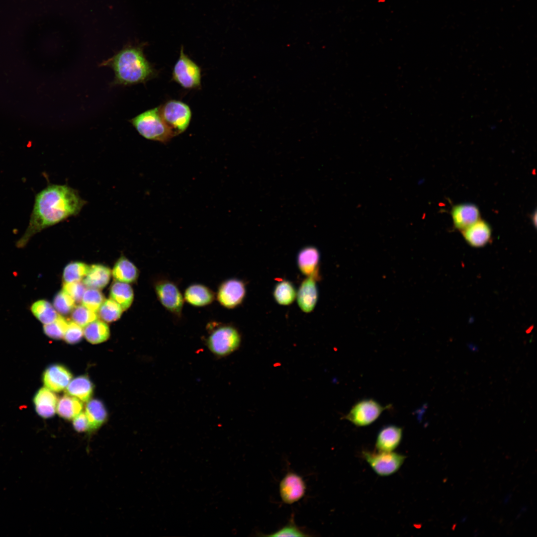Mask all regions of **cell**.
I'll use <instances>...</instances> for the list:
<instances>
[{
    "label": "cell",
    "mask_w": 537,
    "mask_h": 537,
    "mask_svg": "<svg viewBox=\"0 0 537 537\" xmlns=\"http://www.w3.org/2000/svg\"><path fill=\"white\" fill-rule=\"evenodd\" d=\"M465 241L472 247H481L486 245L491 236L489 225L484 220L476 222L462 230Z\"/></svg>",
    "instance_id": "17"
},
{
    "label": "cell",
    "mask_w": 537,
    "mask_h": 537,
    "mask_svg": "<svg viewBox=\"0 0 537 537\" xmlns=\"http://www.w3.org/2000/svg\"><path fill=\"white\" fill-rule=\"evenodd\" d=\"M83 406L80 400L68 394L58 401L56 411L61 418L70 420L82 412Z\"/></svg>",
    "instance_id": "26"
},
{
    "label": "cell",
    "mask_w": 537,
    "mask_h": 537,
    "mask_svg": "<svg viewBox=\"0 0 537 537\" xmlns=\"http://www.w3.org/2000/svg\"><path fill=\"white\" fill-rule=\"evenodd\" d=\"M33 316L44 325L49 324L58 317L59 314L49 301L44 299L38 300L30 306Z\"/></svg>",
    "instance_id": "27"
},
{
    "label": "cell",
    "mask_w": 537,
    "mask_h": 537,
    "mask_svg": "<svg viewBox=\"0 0 537 537\" xmlns=\"http://www.w3.org/2000/svg\"><path fill=\"white\" fill-rule=\"evenodd\" d=\"M451 215L454 227L461 231L476 222L480 217L478 207L469 203L454 206Z\"/></svg>",
    "instance_id": "18"
},
{
    "label": "cell",
    "mask_w": 537,
    "mask_h": 537,
    "mask_svg": "<svg viewBox=\"0 0 537 537\" xmlns=\"http://www.w3.org/2000/svg\"><path fill=\"white\" fill-rule=\"evenodd\" d=\"M84 335L87 340L93 344H97L106 341L110 335V330L104 321L98 320L93 321L84 327Z\"/></svg>",
    "instance_id": "25"
},
{
    "label": "cell",
    "mask_w": 537,
    "mask_h": 537,
    "mask_svg": "<svg viewBox=\"0 0 537 537\" xmlns=\"http://www.w3.org/2000/svg\"><path fill=\"white\" fill-rule=\"evenodd\" d=\"M83 328L72 321H68V325L63 339L68 343L75 344L80 342L84 336Z\"/></svg>",
    "instance_id": "36"
},
{
    "label": "cell",
    "mask_w": 537,
    "mask_h": 537,
    "mask_svg": "<svg viewBox=\"0 0 537 537\" xmlns=\"http://www.w3.org/2000/svg\"><path fill=\"white\" fill-rule=\"evenodd\" d=\"M159 109L162 119L174 137L183 133L188 128L192 113L189 106L185 103L171 99L159 106Z\"/></svg>",
    "instance_id": "5"
},
{
    "label": "cell",
    "mask_w": 537,
    "mask_h": 537,
    "mask_svg": "<svg viewBox=\"0 0 537 537\" xmlns=\"http://www.w3.org/2000/svg\"><path fill=\"white\" fill-rule=\"evenodd\" d=\"M87 203L78 191L67 184H49L35 196L29 224L16 243L22 248L42 230L76 216Z\"/></svg>",
    "instance_id": "1"
},
{
    "label": "cell",
    "mask_w": 537,
    "mask_h": 537,
    "mask_svg": "<svg viewBox=\"0 0 537 537\" xmlns=\"http://www.w3.org/2000/svg\"><path fill=\"white\" fill-rule=\"evenodd\" d=\"M138 133L146 139L167 143L174 135L162 119L159 106L129 120Z\"/></svg>",
    "instance_id": "4"
},
{
    "label": "cell",
    "mask_w": 537,
    "mask_h": 537,
    "mask_svg": "<svg viewBox=\"0 0 537 537\" xmlns=\"http://www.w3.org/2000/svg\"><path fill=\"white\" fill-rule=\"evenodd\" d=\"M261 536L265 537H308L309 535L299 528L295 523L294 517L290 518L288 522L279 530L268 535Z\"/></svg>",
    "instance_id": "35"
},
{
    "label": "cell",
    "mask_w": 537,
    "mask_h": 537,
    "mask_svg": "<svg viewBox=\"0 0 537 537\" xmlns=\"http://www.w3.org/2000/svg\"><path fill=\"white\" fill-rule=\"evenodd\" d=\"M86 289V286L81 281L65 283L63 287V289L68 293L77 303L81 302Z\"/></svg>",
    "instance_id": "37"
},
{
    "label": "cell",
    "mask_w": 537,
    "mask_h": 537,
    "mask_svg": "<svg viewBox=\"0 0 537 537\" xmlns=\"http://www.w3.org/2000/svg\"><path fill=\"white\" fill-rule=\"evenodd\" d=\"M201 79L200 68L184 53L182 46L173 68V80L184 89L193 90L200 88Z\"/></svg>",
    "instance_id": "7"
},
{
    "label": "cell",
    "mask_w": 537,
    "mask_h": 537,
    "mask_svg": "<svg viewBox=\"0 0 537 537\" xmlns=\"http://www.w3.org/2000/svg\"><path fill=\"white\" fill-rule=\"evenodd\" d=\"M156 297L162 306L177 318H180L184 299L178 285L166 278H159L154 283Z\"/></svg>",
    "instance_id": "6"
},
{
    "label": "cell",
    "mask_w": 537,
    "mask_h": 537,
    "mask_svg": "<svg viewBox=\"0 0 537 537\" xmlns=\"http://www.w3.org/2000/svg\"><path fill=\"white\" fill-rule=\"evenodd\" d=\"M362 454L373 470L381 476H389L396 472L406 458L405 455L394 451H364Z\"/></svg>",
    "instance_id": "9"
},
{
    "label": "cell",
    "mask_w": 537,
    "mask_h": 537,
    "mask_svg": "<svg viewBox=\"0 0 537 537\" xmlns=\"http://www.w3.org/2000/svg\"><path fill=\"white\" fill-rule=\"evenodd\" d=\"M72 379V374L70 370L59 364L47 367L42 376L45 387L53 392H60L66 389Z\"/></svg>",
    "instance_id": "13"
},
{
    "label": "cell",
    "mask_w": 537,
    "mask_h": 537,
    "mask_svg": "<svg viewBox=\"0 0 537 537\" xmlns=\"http://www.w3.org/2000/svg\"><path fill=\"white\" fill-rule=\"evenodd\" d=\"M318 275L317 271L308 276L301 283L296 293L298 306L304 312L312 311L317 303L318 292L316 280Z\"/></svg>",
    "instance_id": "12"
},
{
    "label": "cell",
    "mask_w": 537,
    "mask_h": 537,
    "mask_svg": "<svg viewBox=\"0 0 537 537\" xmlns=\"http://www.w3.org/2000/svg\"><path fill=\"white\" fill-rule=\"evenodd\" d=\"M100 67H108L114 73L112 86H131L145 83L157 75L147 60L142 45H127L112 57L102 61Z\"/></svg>",
    "instance_id": "2"
},
{
    "label": "cell",
    "mask_w": 537,
    "mask_h": 537,
    "mask_svg": "<svg viewBox=\"0 0 537 537\" xmlns=\"http://www.w3.org/2000/svg\"><path fill=\"white\" fill-rule=\"evenodd\" d=\"M112 274L116 281L128 283L135 282L139 272L137 268L131 262L122 257L115 264Z\"/></svg>",
    "instance_id": "23"
},
{
    "label": "cell",
    "mask_w": 537,
    "mask_h": 537,
    "mask_svg": "<svg viewBox=\"0 0 537 537\" xmlns=\"http://www.w3.org/2000/svg\"><path fill=\"white\" fill-rule=\"evenodd\" d=\"M184 301L195 307H203L212 304L215 299V293L208 286L201 283L189 285L183 293Z\"/></svg>",
    "instance_id": "14"
},
{
    "label": "cell",
    "mask_w": 537,
    "mask_h": 537,
    "mask_svg": "<svg viewBox=\"0 0 537 537\" xmlns=\"http://www.w3.org/2000/svg\"><path fill=\"white\" fill-rule=\"evenodd\" d=\"M33 401L35 411L39 416L48 419L54 416L58 399L53 391L45 387L41 388L35 393Z\"/></svg>",
    "instance_id": "16"
},
{
    "label": "cell",
    "mask_w": 537,
    "mask_h": 537,
    "mask_svg": "<svg viewBox=\"0 0 537 537\" xmlns=\"http://www.w3.org/2000/svg\"><path fill=\"white\" fill-rule=\"evenodd\" d=\"M74 430L79 433L90 432V425L85 412L82 411L73 419Z\"/></svg>",
    "instance_id": "38"
},
{
    "label": "cell",
    "mask_w": 537,
    "mask_h": 537,
    "mask_svg": "<svg viewBox=\"0 0 537 537\" xmlns=\"http://www.w3.org/2000/svg\"><path fill=\"white\" fill-rule=\"evenodd\" d=\"M123 311L119 304L110 298L104 300L97 312L102 321L112 322L120 318Z\"/></svg>",
    "instance_id": "30"
},
{
    "label": "cell",
    "mask_w": 537,
    "mask_h": 537,
    "mask_svg": "<svg viewBox=\"0 0 537 537\" xmlns=\"http://www.w3.org/2000/svg\"><path fill=\"white\" fill-rule=\"evenodd\" d=\"M111 274V270L108 267L99 264L93 265L90 267L82 282L86 287L100 289L108 283Z\"/></svg>",
    "instance_id": "19"
},
{
    "label": "cell",
    "mask_w": 537,
    "mask_h": 537,
    "mask_svg": "<svg viewBox=\"0 0 537 537\" xmlns=\"http://www.w3.org/2000/svg\"><path fill=\"white\" fill-rule=\"evenodd\" d=\"M104 297L98 289L88 288L83 295L82 304L97 313L104 301Z\"/></svg>",
    "instance_id": "34"
},
{
    "label": "cell",
    "mask_w": 537,
    "mask_h": 537,
    "mask_svg": "<svg viewBox=\"0 0 537 537\" xmlns=\"http://www.w3.org/2000/svg\"><path fill=\"white\" fill-rule=\"evenodd\" d=\"M110 297L119 304L123 310L128 309L134 299L132 288L127 283L114 282L110 289Z\"/></svg>",
    "instance_id": "24"
},
{
    "label": "cell",
    "mask_w": 537,
    "mask_h": 537,
    "mask_svg": "<svg viewBox=\"0 0 537 537\" xmlns=\"http://www.w3.org/2000/svg\"><path fill=\"white\" fill-rule=\"evenodd\" d=\"M93 390V384L86 375H80L72 379L66 388L67 394L83 402L90 400Z\"/></svg>",
    "instance_id": "22"
},
{
    "label": "cell",
    "mask_w": 537,
    "mask_h": 537,
    "mask_svg": "<svg viewBox=\"0 0 537 537\" xmlns=\"http://www.w3.org/2000/svg\"><path fill=\"white\" fill-rule=\"evenodd\" d=\"M68 325V321L59 314L53 322L43 325V332L49 338L60 340L64 338Z\"/></svg>",
    "instance_id": "32"
},
{
    "label": "cell",
    "mask_w": 537,
    "mask_h": 537,
    "mask_svg": "<svg viewBox=\"0 0 537 537\" xmlns=\"http://www.w3.org/2000/svg\"><path fill=\"white\" fill-rule=\"evenodd\" d=\"M53 306L60 315H66L72 312L76 306V302L68 293L62 289L55 296Z\"/></svg>",
    "instance_id": "31"
},
{
    "label": "cell",
    "mask_w": 537,
    "mask_h": 537,
    "mask_svg": "<svg viewBox=\"0 0 537 537\" xmlns=\"http://www.w3.org/2000/svg\"><path fill=\"white\" fill-rule=\"evenodd\" d=\"M246 293L244 282L237 278H230L219 284L215 293V298L221 306L232 309L242 303Z\"/></svg>",
    "instance_id": "10"
},
{
    "label": "cell",
    "mask_w": 537,
    "mask_h": 537,
    "mask_svg": "<svg viewBox=\"0 0 537 537\" xmlns=\"http://www.w3.org/2000/svg\"><path fill=\"white\" fill-rule=\"evenodd\" d=\"M72 321L82 328L97 319V313L84 305L76 306L72 311Z\"/></svg>",
    "instance_id": "33"
},
{
    "label": "cell",
    "mask_w": 537,
    "mask_h": 537,
    "mask_svg": "<svg viewBox=\"0 0 537 537\" xmlns=\"http://www.w3.org/2000/svg\"><path fill=\"white\" fill-rule=\"evenodd\" d=\"M319 260L320 254L315 247H305L298 254V268L303 274L309 276L318 271Z\"/></svg>",
    "instance_id": "20"
},
{
    "label": "cell",
    "mask_w": 537,
    "mask_h": 537,
    "mask_svg": "<svg viewBox=\"0 0 537 537\" xmlns=\"http://www.w3.org/2000/svg\"><path fill=\"white\" fill-rule=\"evenodd\" d=\"M90 267L87 264L79 262H72L65 268L63 278L65 283L80 281L88 273Z\"/></svg>",
    "instance_id": "29"
},
{
    "label": "cell",
    "mask_w": 537,
    "mask_h": 537,
    "mask_svg": "<svg viewBox=\"0 0 537 537\" xmlns=\"http://www.w3.org/2000/svg\"><path fill=\"white\" fill-rule=\"evenodd\" d=\"M275 301L282 305L291 304L296 297V291L293 284L287 280L277 283L273 291Z\"/></svg>",
    "instance_id": "28"
},
{
    "label": "cell",
    "mask_w": 537,
    "mask_h": 537,
    "mask_svg": "<svg viewBox=\"0 0 537 537\" xmlns=\"http://www.w3.org/2000/svg\"><path fill=\"white\" fill-rule=\"evenodd\" d=\"M207 327L208 335L206 340V345L212 354L218 357H225L239 348L241 337L235 326L212 322L208 324Z\"/></svg>",
    "instance_id": "3"
},
{
    "label": "cell",
    "mask_w": 537,
    "mask_h": 537,
    "mask_svg": "<svg viewBox=\"0 0 537 537\" xmlns=\"http://www.w3.org/2000/svg\"><path fill=\"white\" fill-rule=\"evenodd\" d=\"M391 406H383L372 399H363L356 403L342 419L358 427L367 426L375 421L383 411Z\"/></svg>",
    "instance_id": "8"
},
{
    "label": "cell",
    "mask_w": 537,
    "mask_h": 537,
    "mask_svg": "<svg viewBox=\"0 0 537 537\" xmlns=\"http://www.w3.org/2000/svg\"><path fill=\"white\" fill-rule=\"evenodd\" d=\"M85 414L90 425V432L98 430L105 422L107 413L103 403L97 399L88 401Z\"/></svg>",
    "instance_id": "21"
},
{
    "label": "cell",
    "mask_w": 537,
    "mask_h": 537,
    "mask_svg": "<svg viewBox=\"0 0 537 537\" xmlns=\"http://www.w3.org/2000/svg\"><path fill=\"white\" fill-rule=\"evenodd\" d=\"M306 490V483L302 477L294 472H288L279 484L280 498L286 504L299 501L305 495Z\"/></svg>",
    "instance_id": "11"
},
{
    "label": "cell",
    "mask_w": 537,
    "mask_h": 537,
    "mask_svg": "<svg viewBox=\"0 0 537 537\" xmlns=\"http://www.w3.org/2000/svg\"><path fill=\"white\" fill-rule=\"evenodd\" d=\"M402 429L394 425L382 427L377 434L375 447L379 451H393L401 443Z\"/></svg>",
    "instance_id": "15"
}]
</instances>
